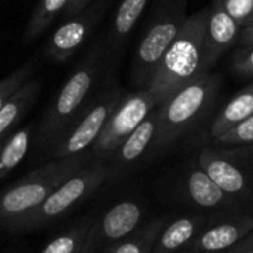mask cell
<instances>
[{"label":"cell","mask_w":253,"mask_h":253,"mask_svg":"<svg viewBox=\"0 0 253 253\" xmlns=\"http://www.w3.org/2000/svg\"><path fill=\"white\" fill-rule=\"evenodd\" d=\"M251 22H253V15H252V18H251ZM251 22H249V24H251Z\"/></svg>","instance_id":"1f68e13d"},{"label":"cell","mask_w":253,"mask_h":253,"mask_svg":"<svg viewBox=\"0 0 253 253\" xmlns=\"http://www.w3.org/2000/svg\"><path fill=\"white\" fill-rule=\"evenodd\" d=\"M92 219L76 224L67 231L52 239L40 253H83Z\"/></svg>","instance_id":"7402d4cb"},{"label":"cell","mask_w":253,"mask_h":253,"mask_svg":"<svg viewBox=\"0 0 253 253\" xmlns=\"http://www.w3.org/2000/svg\"><path fill=\"white\" fill-rule=\"evenodd\" d=\"M199 168L228 196H236L246 191L248 181L240 168L231 160L222 157L213 150H202L199 156Z\"/></svg>","instance_id":"5bb4252c"},{"label":"cell","mask_w":253,"mask_h":253,"mask_svg":"<svg viewBox=\"0 0 253 253\" xmlns=\"http://www.w3.org/2000/svg\"><path fill=\"white\" fill-rule=\"evenodd\" d=\"M148 0H122L116 15L113 18V25L110 31V47L119 49L120 44L127 39L135 25L138 24L141 15L144 13Z\"/></svg>","instance_id":"ac0fdd59"},{"label":"cell","mask_w":253,"mask_h":253,"mask_svg":"<svg viewBox=\"0 0 253 253\" xmlns=\"http://www.w3.org/2000/svg\"><path fill=\"white\" fill-rule=\"evenodd\" d=\"M218 144L228 147H248L253 145V116L248 117L231 130L215 139Z\"/></svg>","instance_id":"d4e9b609"},{"label":"cell","mask_w":253,"mask_h":253,"mask_svg":"<svg viewBox=\"0 0 253 253\" xmlns=\"http://www.w3.org/2000/svg\"><path fill=\"white\" fill-rule=\"evenodd\" d=\"M36 59H30L28 62H25L22 67H19L18 70H15L13 73H10L7 77L0 80V110L1 107L6 104V101L27 82L30 80L31 73L34 71L36 67Z\"/></svg>","instance_id":"cb8c5ba5"},{"label":"cell","mask_w":253,"mask_h":253,"mask_svg":"<svg viewBox=\"0 0 253 253\" xmlns=\"http://www.w3.org/2000/svg\"><path fill=\"white\" fill-rule=\"evenodd\" d=\"M225 10L243 28L249 25L253 15V0H221Z\"/></svg>","instance_id":"484cf974"},{"label":"cell","mask_w":253,"mask_h":253,"mask_svg":"<svg viewBox=\"0 0 253 253\" xmlns=\"http://www.w3.org/2000/svg\"><path fill=\"white\" fill-rule=\"evenodd\" d=\"M86 163L84 157L55 159L53 162L36 169L0 194V224L9 230L33 213L70 175Z\"/></svg>","instance_id":"3957f363"},{"label":"cell","mask_w":253,"mask_h":253,"mask_svg":"<svg viewBox=\"0 0 253 253\" xmlns=\"http://www.w3.org/2000/svg\"><path fill=\"white\" fill-rule=\"evenodd\" d=\"M203 219L197 216H184L165 227L153 248L151 253H176V251L190 243L197 234Z\"/></svg>","instance_id":"e0dca14e"},{"label":"cell","mask_w":253,"mask_h":253,"mask_svg":"<svg viewBox=\"0 0 253 253\" xmlns=\"http://www.w3.org/2000/svg\"><path fill=\"white\" fill-rule=\"evenodd\" d=\"M228 253H253V233L245 240H242L237 246H234Z\"/></svg>","instance_id":"f546056e"},{"label":"cell","mask_w":253,"mask_h":253,"mask_svg":"<svg viewBox=\"0 0 253 253\" xmlns=\"http://www.w3.org/2000/svg\"><path fill=\"white\" fill-rule=\"evenodd\" d=\"M101 58L99 50L92 52L67 79L39 126L37 144L40 148L50 153L89 107L102 70Z\"/></svg>","instance_id":"7a4b0ae2"},{"label":"cell","mask_w":253,"mask_h":253,"mask_svg":"<svg viewBox=\"0 0 253 253\" xmlns=\"http://www.w3.org/2000/svg\"><path fill=\"white\" fill-rule=\"evenodd\" d=\"M252 233L253 218L243 216L206 230L191 243V246L197 252H228Z\"/></svg>","instance_id":"4fadbf2b"},{"label":"cell","mask_w":253,"mask_h":253,"mask_svg":"<svg viewBox=\"0 0 253 253\" xmlns=\"http://www.w3.org/2000/svg\"><path fill=\"white\" fill-rule=\"evenodd\" d=\"M251 116H253V83L231 98L230 102L213 119L211 126L213 139L222 136Z\"/></svg>","instance_id":"2e32d148"},{"label":"cell","mask_w":253,"mask_h":253,"mask_svg":"<svg viewBox=\"0 0 253 253\" xmlns=\"http://www.w3.org/2000/svg\"><path fill=\"white\" fill-rule=\"evenodd\" d=\"M165 219H154L148 222L122 242L104 251V253H151L162 230L165 228Z\"/></svg>","instance_id":"ffe728a7"},{"label":"cell","mask_w":253,"mask_h":253,"mask_svg":"<svg viewBox=\"0 0 253 253\" xmlns=\"http://www.w3.org/2000/svg\"><path fill=\"white\" fill-rule=\"evenodd\" d=\"M70 0H40L25 30V43L36 40L55 19L56 15L65 10Z\"/></svg>","instance_id":"603a6c76"},{"label":"cell","mask_w":253,"mask_h":253,"mask_svg":"<svg viewBox=\"0 0 253 253\" xmlns=\"http://www.w3.org/2000/svg\"><path fill=\"white\" fill-rule=\"evenodd\" d=\"M3 144H4V141H0V150H1V147H3Z\"/></svg>","instance_id":"4dcf8cb0"},{"label":"cell","mask_w":253,"mask_h":253,"mask_svg":"<svg viewBox=\"0 0 253 253\" xmlns=\"http://www.w3.org/2000/svg\"><path fill=\"white\" fill-rule=\"evenodd\" d=\"M206 24H205V43H206V59L208 67L212 68L218 59L230 50L242 33V27L237 21L225 10L221 0H213L206 7Z\"/></svg>","instance_id":"30bf717a"},{"label":"cell","mask_w":253,"mask_h":253,"mask_svg":"<svg viewBox=\"0 0 253 253\" xmlns=\"http://www.w3.org/2000/svg\"><path fill=\"white\" fill-rule=\"evenodd\" d=\"M206 15L208 9H202L187 18L145 87L154 95L159 105L179 89L209 74L205 43Z\"/></svg>","instance_id":"6da1fadb"},{"label":"cell","mask_w":253,"mask_h":253,"mask_svg":"<svg viewBox=\"0 0 253 253\" xmlns=\"http://www.w3.org/2000/svg\"><path fill=\"white\" fill-rule=\"evenodd\" d=\"M187 193L196 205L208 209L219 208L228 197V194H225L200 168L190 172L187 179Z\"/></svg>","instance_id":"d6986e66"},{"label":"cell","mask_w":253,"mask_h":253,"mask_svg":"<svg viewBox=\"0 0 253 253\" xmlns=\"http://www.w3.org/2000/svg\"><path fill=\"white\" fill-rule=\"evenodd\" d=\"M110 178L111 172L104 160H96L89 166L84 165L61 182L33 213L16 225L15 230H36L62 219L73 208L89 197Z\"/></svg>","instance_id":"5b68a950"},{"label":"cell","mask_w":253,"mask_h":253,"mask_svg":"<svg viewBox=\"0 0 253 253\" xmlns=\"http://www.w3.org/2000/svg\"><path fill=\"white\" fill-rule=\"evenodd\" d=\"M39 92L40 80L30 79L6 101L0 110V141H3L4 135L21 122L24 114L36 101Z\"/></svg>","instance_id":"9a60e30c"},{"label":"cell","mask_w":253,"mask_h":253,"mask_svg":"<svg viewBox=\"0 0 253 253\" xmlns=\"http://www.w3.org/2000/svg\"><path fill=\"white\" fill-rule=\"evenodd\" d=\"M142 209L132 200H125L108 209L98 221H92L83 253L107 251L139 228Z\"/></svg>","instance_id":"9c48e42d"},{"label":"cell","mask_w":253,"mask_h":253,"mask_svg":"<svg viewBox=\"0 0 253 253\" xmlns=\"http://www.w3.org/2000/svg\"><path fill=\"white\" fill-rule=\"evenodd\" d=\"M125 95L119 87H110L92 99L79 120L67 130L61 141L50 150L53 159H74L84 157L87 150L99 138L110 116L119 105Z\"/></svg>","instance_id":"52a82bcc"},{"label":"cell","mask_w":253,"mask_h":253,"mask_svg":"<svg viewBox=\"0 0 253 253\" xmlns=\"http://www.w3.org/2000/svg\"><path fill=\"white\" fill-rule=\"evenodd\" d=\"M233 68L240 76L253 77V46L240 47L234 53Z\"/></svg>","instance_id":"4316f807"},{"label":"cell","mask_w":253,"mask_h":253,"mask_svg":"<svg viewBox=\"0 0 253 253\" xmlns=\"http://www.w3.org/2000/svg\"><path fill=\"white\" fill-rule=\"evenodd\" d=\"M219 87L216 74L202 79L179 89L159 105V132L154 147L166 148L188 132L206 113Z\"/></svg>","instance_id":"277c9868"},{"label":"cell","mask_w":253,"mask_h":253,"mask_svg":"<svg viewBox=\"0 0 253 253\" xmlns=\"http://www.w3.org/2000/svg\"><path fill=\"white\" fill-rule=\"evenodd\" d=\"M90 1H92V0H70L68 4H67V7H65V10L62 12L64 18H65V19H70V18H73V16L82 13V12L87 7V4H89Z\"/></svg>","instance_id":"83f0119b"},{"label":"cell","mask_w":253,"mask_h":253,"mask_svg":"<svg viewBox=\"0 0 253 253\" xmlns=\"http://www.w3.org/2000/svg\"><path fill=\"white\" fill-rule=\"evenodd\" d=\"M156 107H159L157 99L148 89L125 95L93 144L90 156L104 162L110 159Z\"/></svg>","instance_id":"ba28073f"},{"label":"cell","mask_w":253,"mask_h":253,"mask_svg":"<svg viewBox=\"0 0 253 253\" xmlns=\"http://www.w3.org/2000/svg\"><path fill=\"white\" fill-rule=\"evenodd\" d=\"M102 6H95L93 9L83 10L82 13L70 18L62 25H59L50 37L46 47V53L50 59L62 62L68 59L89 37L93 27L96 25Z\"/></svg>","instance_id":"8fae6325"},{"label":"cell","mask_w":253,"mask_h":253,"mask_svg":"<svg viewBox=\"0 0 253 253\" xmlns=\"http://www.w3.org/2000/svg\"><path fill=\"white\" fill-rule=\"evenodd\" d=\"M31 142V129L22 127L15 132L0 150V179L7 176L25 157Z\"/></svg>","instance_id":"44dd1931"},{"label":"cell","mask_w":253,"mask_h":253,"mask_svg":"<svg viewBox=\"0 0 253 253\" xmlns=\"http://www.w3.org/2000/svg\"><path fill=\"white\" fill-rule=\"evenodd\" d=\"M176 253H191V252H176Z\"/></svg>","instance_id":"d6a6232c"},{"label":"cell","mask_w":253,"mask_h":253,"mask_svg":"<svg viewBox=\"0 0 253 253\" xmlns=\"http://www.w3.org/2000/svg\"><path fill=\"white\" fill-rule=\"evenodd\" d=\"M157 132H159V107H156L150 113V116L126 138V141L110 157L111 166L108 168L111 176L113 172L117 170L119 168H125L138 162L148 151V148L156 144Z\"/></svg>","instance_id":"7c38bea8"},{"label":"cell","mask_w":253,"mask_h":253,"mask_svg":"<svg viewBox=\"0 0 253 253\" xmlns=\"http://www.w3.org/2000/svg\"><path fill=\"white\" fill-rule=\"evenodd\" d=\"M185 21V0H178L169 10L162 12L148 27L136 47L132 65L133 80L136 84L142 86V89L148 86L157 65L178 37Z\"/></svg>","instance_id":"8992f818"},{"label":"cell","mask_w":253,"mask_h":253,"mask_svg":"<svg viewBox=\"0 0 253 253\" xmlns=\"http://www.w3.org/2000/svg\"><path fill=\"white\" fill-rule=\"evenodd\" d=\"M239 46L240 47L253 46V22L242 28V33H240V37H239Z\"/></svg>","instance_id":"f1b7e54d"}]
</instances>
